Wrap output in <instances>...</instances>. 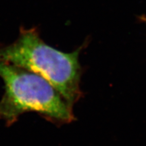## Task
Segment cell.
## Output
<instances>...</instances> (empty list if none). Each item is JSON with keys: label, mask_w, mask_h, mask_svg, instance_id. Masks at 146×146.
Here are the masks:
<instances>
[{"label": "cell", "mask_w": 146, "mask_h": 146, "mask_svg": "<svg viewBox=\"0 0 146 146\" xmlns=\"http://www.w3.org/2000/svg\"><path fill=\"white\" fill-rule=\"evenodd\" d=\"M79 50L64 53L50 46L35 29H21L15 42L0 47V62L33 72L48 81L69 106L79 95Z\"/></svg>", "instance_id": "cell-1"}, {"label": "cell", "mask_w": 146, "mask_h": 146, "mask_svg": "<svg viewBox=\"0 0 146 146\" xmlns=\"http://www.w3.org/2000/svg\"><path fill=\"white\" fill-rule=\"evenodd\" d=\"M5 93L0 101V120L8 125L26 112H37L54 119L70 122L72 114L59 92L35 73L0 62Z\"/></svg>", "instance_id": "cell-2"}]
</instances>
